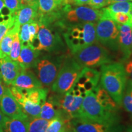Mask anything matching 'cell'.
Instances as JSON below:
<instances>
[{"label": "cell", "instance_id": "cell-1", "mask_svg": "<svg viewBox=\"0 0 132 132\" xmlns=\"http://www.w3.org/2000/svg\"><path fill=\"white\" fill-rule=\"evenodd\" d=\"M100 81V85L108 92L118 106H121L127 82L123 64L121 62H111L102 65Z\"/></svg>", "mask_w": 132, "mask_h": 132}, {"label": "cell", "instance_id": "cell-2", "mask_svg": "<svg viewBox=\"0 0 132 132\" xmlns=\"http://www.w3.org/2000/svg\"><path fill=\"white\" fill-rule=\"evenodd\" d=\"M95 24L92 22L70 24L64 33L66 45L74 54L97 42Z\"/></svg>", "mask_w": 132, "mask_h": 132}, {"label": "cell", "instance_id": "cell-3", "mask_svg": "<svg viewBox=\"0 0 132 132\" xmlns=\"http://www.w3.org/2000/svg\"><path fill=\"white\" fill-rule=\"evenodd\" d=\"M78 118L100 123H119L118 113L108 111L99 104L96 95L88 92L84 97Z\"/></svg>", "mask_w": 132, "mask_h": 132}, {"label": "cell", "instance_id": "cell-4", "mask_svg": "<svg viewBox=\"0 0 132 132\" xmlns=\"http://www.w3.org/2000/svg\"><path fill=\"white\" fill-rule=\"evenodd\" d=\"M73 57L82 68H95L112 62L108 50L98 41L75 53Z\"/></svg>", "mask_w": 132, "mask_h": 132}, {"label": "cell", "instance_id": "cell-5", "mask_svg": "<svg viewBox=\"0 0 132 132\" xmlns=\"http://www.w3.org/2000/svg\"><path fill=\"white\" fill-rule=\"evenodd\" d=\"M73 56L65 57L56 78L52 85V90L64 94L73 87L82 70Z\"/></svg>", "mask_w": 132, "mask_h": 132}, {"label": "cell", "instance_id": "cell-6", "mask_svg": "<svg viewBox=\"0 0 132 132\" xmlns=\"http://www.w3.org/2000/svg\"><path fill=\"white\" fill-rule=\"evenodd\" d=\"M95 32L97 40L100 44L113 51L118 50L119 30L114 21L102 16L95 24Z\"/></svg>", "mask_w": 132, "mask_h": 132}, {"label": "cell", "instance_id": "cell-7", "mask_svg": "<svg viewBox=\"0 0 132 132\" xmlns=\"http://www.w3.org/2000/svg\"><path fill=\"white\" fill-rule=\"evenodd\" d=\"M65 57L63 56L56 57H44L37 59L34 67L36 69L37 77L43 86H52L56 78Z\"/></svg>", "mask_w": 132, "mask_h": 132}, {"label": "cell", "instance_id": "cell-8", "mask_svg": "<svg viewBox=\"0 0 132 132\" xmlns=\"http://www.w3.org/2000/svg\"><path fill=\"white\" fill-rule=\"evenodd\" d=\"M39 24L40 28L37 36L30 42V45L37 50L53 51L60 50L64 44L57 33L53 32L45 24Z\"/></svg>", "mask_w": 132, "mask_h": 132}, {"label": "cell", "instance_id": "cell-9", "mask_svg": "<svg viewBox=\"0 0 132 132\" xmlns=\"http://www.w3.org/2000/svg\"><path fill=\"white\" fill-rule=\"evenodd\" d=\"M64 5V11L65 18L69 22L72 24L81 23H96L102 18V11L94 9L90 6H78L72 8L70 4L62 3Z\"/></svg>", "mask_w": 132, "mask_h": 132}, {"label": "cell", "instance_id": "cell-10", "mask_svg": "<svg viewBox=\"0 0 132 132\" xmlns=\"http://www.w3.org/2000/svg\"><path fill=\"white\" fill-rule=\"evenodd\" d=\"M70 129L73 132H122L119 123H100L80 118L70 120Z\"/></svg>", "mask_w": 132, "mask_h": 132}, {"label": "cell", "instance_id": "cell-11", "mask_svg": "<svg viewBox=\"0 0 132 132\" xmlns=\"http://www.w3.org/2000/svg\"><path fill=\"white\" fill-rule=\"evenodd\" d=\"M57 95L54 98L66 116L70 119L78 118L84 97L75 95L71 89L64 94Z\"/></svg>", "mask_w": 132, "mask_h": 132}, {"label": "cell", "instance_id": "cell-12", "mask_svg": "<svg viewBox=\"0 0 132 132\" xmlns=\"http://www.w3.org/2000/svg\"><path fill=\"white\" fill-rule=\"evenodd\" d=\"M0 108L6 116L11 118H29L23 111L21 105L13 96L9 87H6L0 100Z\"/></svg>", "mask_w": 132, "mask_h": 132}, {"label": "cell", "instance_id": "cell-13", "mask_svg": "<svg viewBox=\"0 0 132 132\" xmlns=\"http://www.w3.org/2000/svg\"><path fill=\"white\" fill-rule=\"evenodd\" d=\"M23 70L17 61H14L9 56L0 59V71L1 79L7 85L12 82Z\"/></svg>", "mask_w": 132, "mask_h": 132}, {"label": "cell", "instance_id": "cell-14", "mask_svg": "<svg viewBox=\"0 0 132 132\" xmlns=\"http://www.w3.org/2000/svg\"><path fill=\"white\" fill-rule=\"evenodd\" d=\"M117 24L119 30V50L122 54L123 60L126 61L132 55L131 27L128 24Z\"/></svg>", "mask_w": 132, "mask_h": 132}, {"label": "cell", "instance_id": "cell-15", "mask_svg": "<svg viewBox=\"0 0 132 132\" xmlns=\"http://www.w3.org/2000/svg\"><path fill=\"white\" fill-rule=\"evenodd\" d=\"M12 86L27 90L43 87L38 77L29 69H23L12 82Z\"/></svg>", "mask_w": 132, "mask_h": 132}, {"label": "cell", "instance_id": "cell-16", "mask_svg": "<svg viewBox=\"0 0 132 132\" xmlns=\"http://www.w3.org/2000/svg\"><path fill=\"white\" fill-rule=\"evenodd\" d=\"M39 54L40 51L34 49L30 45H21L20 54L17 62L23 69L32 68L36 65Z\"/></svg>", "mask_w": 132, "mask_h": 132}, {"label": "cell", "instance_id": "cell-17", "mask_svg": "<svg viewBox=\"0 0 132 132\" xmlns=\"http://www.w3.org/2000/svg\"><path fill=\"white\" fill-rule=\"evenodd\" d=\"M58 116H63L69 119L60 108L54 97H50L48 100H46L42 105L39 117L44 119L51 120Z\"/></svg>", "mask_w": 132, "mask_h": 132}, {"label": "cell", "instance_id": "cell-18", "mask_svg": "<svg viewBox=\"0 0 132 132\" xmlns=\"http://www.w3.org/2000/svg\"><path fill=\"white\" fill-rule=\"evenodd\" d=\"M38 16L37 6H22L14 14L15 23L21 26L23 24L36 21Z\"/></svg>", "mask_w": 132, "mask_h": 132}, {"label": "cell", "instance_id": "cell-19", "mask_svg": "<svg viewBox=\"0 0 132 132\" xmlns=\"http://www.w3.org/2000/svg\"><path fill=\"white\" fill-rule=\"evenodd\" d=\"M20 26L15 23L3 37L0 42V59L9 56L15 35L20 31Z\"/></svg>", "mask_w": 132, "mask_h": 132}, {"label": "cell", "instance_id": "cell-20", "mask_svg": "<svg viewBox=\"0 0 132 132\" xmlns=\"http://www.w3.org/2000/svg\"><path fill=\"white\" fill-rule=\"evenodd\" d=\"M29 119L11 118L6 116L3 128L4 132H28Z\"/></svg>", "mask_w": 132, "mask_h": 132}, {"label": "cell", "instance_id": "cell-21", "mask_svg": "<svg viewBox=\"0 0 132 132\" xmlns=\"http://www.w3.org/2000/svg\"><path fill=\"white\" fill-rule=\"evenodd\" d=\"M95 95L97 101L103 108L108 111L117 113L119 109L118 105L108 92L100 85H98L97 87Z\"/></svg>", "mask_w": 132, "mask_h": 132}, {"label": "cell", "instance_id": "cell-22", "mask_svg": "<svg viewBox=\"0 0 132 132\" xmlns=\"http://www.w3.org/2000/svg\"><path fill=\"white\" fill-rule=\"evenodd\" d=\"M102 16L109 17L110 15L115 13L122 12L125 14H130L132 12L131 1H120L109 4L108 7L101 9Z\"/></svg>", "mask_w": 132, "mask_h": 132}, {"label": "cell", "instance_id": "cell-23", "mask_svg": "<svg viewBox=\"0 0 132 132\" xmlns=\"http://www.w3.org/2000/svg\"><path fill=\"white\" fill-rule=\"evenodd\" d=\"M70 129V120L63 116H58L51 120L47 132H65Z\"/></svg>", "mask_w": 132, "mask_h": 132}, {"label": "cell", "instance_id": "cell-24", "mask_svg": "<svg viewBox=\"0 0 132 132\" xmlns=\"http://www.w3.org/2000/svg\"><path fill=\"white\" fill-rule=\"evenodd\" d=\"M48 90L45 87H40V88L33 89L28 90L24 98L29 100L32 103L42 105L45 103Z\"/></svg>", "mask_w": 132, "mask_h": 132}, {"label": "cell", "instance_id": "cell-25", "mask_svg": "<svg viewBox=\"0 0 132 132\" xmlns=\"http://www.w3.org/2000/svg\"><path fill=\"white\" fill-rule=\"evenodd\" d=\"M50 120L36 117L29 118L28 121V132H47Z\"/></svg>", "mask_w": 132, "mask_h": 132}, {"label": "cell", "instance_id": "cell-26", "mask_svg": "<svg viewBox=\"0 0 132 132\" xmlns=\"http://www.w3.org/2000/svg\"><path fill=\"white\" fill-rule=\"evenodd\" d=\"M20 105H21L23 111L29 118H36L40 115L42 105L32 103L25 98Z\"/></svg>", "mask_w": 132, "mask_h": 132}, {"label": "cell", "instance_id": "cell-27", "mask_svg": "<svg viewBox=\"0 0 132 132\" xmlns=\"http://www.w3.org/2000/svg\"><path fill=\"white\" fill-rule=\"evenodd\" d=\"M122 106L125 111L132 114V84L128 81L123 95Z\"/></svg>", "mask_w": 132, "mask_h": 132}, {"label": "cell", "instance_id": "cell-28", "mask_svg": "<svg viewBox=\"0 0 132 132\" xmlns=\"http://www.w3.org/2000/svg\"><path fill=\"white\" fill-rule=\"evenodd\" d=\"M21 49V44L19 38V32L16 33L13 40L9 57L14 61H17Z\"/></svg>", "mask_w": 132, "mask_h": 132}, {"label": "cell", "instance_id": "cell-29", "mask_svg": "<svg viewBox=\"0 0 132 132\" xmlns=\"http://www.w3.org/2000/svg\"><path fill=\"white\" fill-rule=\"evenodd\" d=\"M110 19H111L115 21L116 23L120 24H128L130 26H132V14H125L122 12L115 13L110 15L109 16Z\"/></svg>", "mask_w": 132, "mask_h": 132}, {"label": "cell", "instance_id": "cell-30", "mask_svg": "<svg viewBox=\"0 0 132 132\" xmlns=\"http://www.w3.org/2000/svg\"><path fill=\"white\" fill-rule=\"evenodd\" d=\"M81 73L89 79L96 85H98L100 78V72L95 68L91 67H84L81 71Z\"/></svg>", "mask_w": 132, "mask_h": 132}, {"label": "cell", "instance_id": "cell-31", "mask_svg": "<svg viewBox=\"0 0 132 132\" xmlns=\"http://www.w3.org/2000/svg\"><path fill=\"white\" fill-rule=\"evenodd\" d=\"M19 38L22 46L30 45L31 36L29 31V23L23 24L20 26L19 31Z\"/></svg>", "mask_w": 132, "mask_h": 132}, {"label": "cell", "instance_id": "cell-32", "mask_svg": "<svg viewBox=\"0 0 132 132\" xmlns=\"http://www.w3.org/2000/svg\"><path fill=\"white\" fill-rule=\"evenodd\" d=\"M15 23V16L14 15L11 19L8 20L4 21L2 23H0V42L2 40L3 37L6 34L8 30L11 29L14 26Z\"/></svg>", "mask_w": 132, "mask_h": 132}, {"label": "cell", "instance_id": "cell-33", "mask_svg": "<svg viewBox=\"0 0 132 132\" xmlns=\"http://www.w3.org/2000/svg\"><path fill=\"white\" fill-rule=\"evenodd\" d=\"M5 6L9 9L13 14L21 7L19 0H3Z\"/></svg>", "mask_w": 132, "mask_h": 132}, {"label": "cell", "instance_id": "cell-34", "mask_svg": "<svg viewBox=\"0 0 132 132\" xmlns=\"http://www.w3.org/2000/svg\"><path fill=\"white\" fill-rule=\"evenodd\" d=\"M123 64L127 77V81L132 84V57L127 59L125 63Z\"/></svg>", "mask_w": 132, "mask_h": 132}, {"label": "cell", "instance_id": "cell-35", "mask_svg": "<svg viewBox=\"0 0 132 132\" xmlns=\"http://www.w3.org/2000/svg\"><path fill=\"white\" fill-rule=\"evenodd\" d=\"M39 28H40V26H39V23L37 22V21H34L31 23H29V31L31 36L30 42L37 36L38 31L39 30Z\"/></svg>", "mask_w": 132, "mask_h": 132}, {"label": "cell", "instance_id": "cell-36", "mask_svg": "<svg viewBox=\"0 0 132 132\" xmlns=\"http://www.w3.org/2000/svg\"><path fill=\"white\" fill-rule=\"evenodd\" d=\"M87 5L94 9H99L108 5V0H90Z\"/></svg>", "mask_w": 132, "mask_h": 132}, {"label": "cell", "instance_id": "cell-37", "mask_svg": "<svg viewBox=\"0 0 132 132\" xmlns=\"http://www.w3.org/2000/svg\"><path fill=\"white\" fill-rule=\"evenodd\" d=\"M21 7L26 6H37L38 7V0H19Z\"/></svg>", "mask_w": 132, "mask_h": 132}, {"label": "cell", "instance_id": "cell-38", "mask_svg": "<svg viewBox=\"0 0 132 132\" xmlns=\"http://www.w3.org/2000/svg\"><path fill=\"white\" fill-rule=\"evenodd\" d=\"M6 118V116L2 113L1 110H0V128H3Z\"/></svg>", "mask_w": 132, "mask_h": 132}, {"label": "cell", "instance_id": "cell-39", "mask_svg": "<svg viewBox=\"0 0 132 132\" xmlns=\"http://www.w3.org/2000/svg\"><path fill=\"white\" fill-rule=\"evenodd\" d=\"M6 86L4 85V84L3 83L2 81L0 79V100H1V97H3V94H4L5 89H6Z\"/></svg>", "mask_w": 132, "mask_h": 132}, {"label": "cell", "instance_id": "cell-40", "mask_svg": "<svg viewBox=\"0 0 132 132\" xmlns=\"http://www.w3.org/2000/svg\"><path fill=\"white\" fill-rule=\"evenodd\" d=\"M90 0H75V3L77 6H82V5L88 4Z\"/></svg>", "mask_w": 132, "mask_h": 132}, {"label": "cell", "instance_id": "cell-41", "mask_svg": "<svg viewBox=\"0 0 132 132\" xmlns=\"http://www.w3.org/2000/svg\"><path fill=\"white\" fill-rule=\"evenodd\" d=\"M120 1H132V0H108V5L111 4V3L115 2H120Z\"/></svg>", "mask_w": 132, "mask_h": 132}, {"label": "cell", "instance_id": "cell-42", "mask_svg": "<svg viewBox=\"0 0 132 132\" xmlns=\"http://www.w3.org/2000/svg\"><path fill=\"white\" fill-rule=\"evenodd\" d=\"M6 7V6H5L3 0H0V11H3Z\"/></svg>", "mask_w": 132, "mask_h": 132}, {"label": "cell", "instance_id": "cell-43", "mask_svg": "<svg viewBox=\"0 0 132 132\" xmlns=\"http://www.w3.org/2000/svg\"><path fill=\"white\" fill-rule=\"evenodd\" d=\"M127 132H132V126L128 128L127 130Z\"/></svg>", "mask_w": 132, "mask_h": 132}, {"label": "cell", "instance_id": "cell-44", "mask_svg": "<svg viewBox=\"0 0 132 132\" xmlns=\"http://www.w3.org/2000/svg\"><path fill=\"white\" fill-rule=\"evenodd\" d=\"M65 132H73V131H72V130H68V131H65Z\"/></svg>", "mask_w": 132, "mask_h": 132}, {"label": "cell", "instance_id": "cell-45", "mask_svg": "<svg viewBox=\"0 0 132 132\" xmlns=\"http://www.w3.org/2000/svg\"><path fill=\"white\" fill-rule=\"evenodd\" d=\"M0 132H4V131H3V128H0Z\"/></svg>", "mask_w": 132, "mask_h": 132}, {"label": "cell", "instance_id": "cell-46", "mask_svg": "<svg viewBox=\"0 0 132 132\" xmlns=\"http://www.w3.org/2000/svg\"><path fill=\"white\" fill-rule=\"evenodd\" d=\"M0 79H1V71H0Z\"/></svg>", "mask_w": 132, "mask_h": 132}, {"label": "cell", "instance_id": "cell-47", "mask_svg": "<svg viewBox=\"0 0 132 132\" xmlns=\"http://www.w3.org/2000/svg\"><path fill=\"white\" fill-rule=\"evenodd\" d=\"M131 41H132V26H131Z\"/></svg>", "mask_w": 132, "mask_h": 132}, {"label": "cell", "instance_id": "cell-48", "mask_svg": "<svg viewBox=\"0 0 132 132\" xmlns=\"http://www.w3.org/2000/svg\"><path fill=\"white\" fill-rule=\"evenodd\" d=\"M61 1H64V0H61Z\"/></svg>", "mask_w": 132, "mask_h": 132}, {"label": "cell", "instance_id": "cell-49", "mask_svg": "<svg viewBox=\"0 0 132 132\" xmlns=\"http://www.w3.org/2000/svg\"><path fill=\"white\" fill-rule=\"evenodd\" d=\"M131 118H132V114H131Z\"/></svg>", "mask_w": 132, "mask_h": 132}, {"label": "cell", "instance_id": "cell-50", "mask_svg": "<svg viewBox=\"0 0 132 132\" xmlns=\"http://www.w3.org/2000/svg\"><path fill=\"white\" fill-rule=\"evenodd\" d=\"M131 14H132V12H131Z\"/></svg>", "mask_w": 132, "mask_h": 132}]
</instances>
